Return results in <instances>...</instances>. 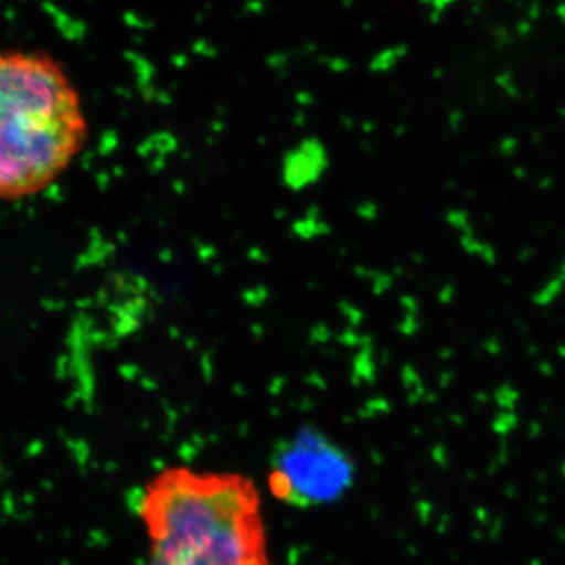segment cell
Here are the masks:
<instances>
[{"instance_id": "cell-1", "label": "cell", "mask_w": 565, "mask_h": 565, "mask_svg": "<svg viewBox=\"0 0 565 565\" xmlns=\"http://www.w3.org/2000/svg\"><path fill=\"white\" fill-rule=\"evenodd\" d=\"M145 565H273L262 498L250 479L172 467L141 492Z\"/></svg>"}, {"instance_id": "cell-3", "label": "cell", "mask_w": 565, "mask_h": 565, "mask_svg": "<svg viewBox=\"0 0 565 565\" xmlns=\"http://www.w3.org/2000/svg\"><path fill=\"white\" fill-rule=\"evenodd\" d=\"M351 482L343 452L315 433H302L281 446L270 471V492L296 508L333 503Z\"/></svg>"}, {"instance_id": "cell-2", "label": "cell", "mask_w": 565, "mask_h": 565, "mask_svg": "<svg viewBox=\"0 0 565 565\" xmlns=\"http://www.w3.org/2000/svg\"><path fill=\"white\" fill-rule=\"evenodd\" d=\"M87 137L84 104L62 63L46 52L0 50V200L50 189Z\"/></svg>"}]
</instances>
